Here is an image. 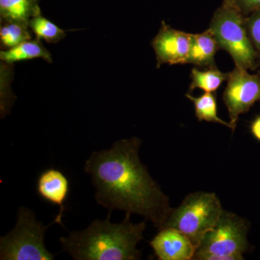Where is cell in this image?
Here are the masks:
<instances>
[{"instance_id": "6da1fadb", "label": "cell", "mask_w": 260, "mask_h": 260, "mask_svg": "<svg viewBox=\"0 0 260 260\" xmlns=\"http://www.w3.org/2000/svg\"><path fill=\"white\" fill-rule=\"evenodd\" d=\"M142 141L133 137L112 148L93 152L84 170L91 177L98 204L109 212L138 214L158 230L164 229L173 208L169 198L139 158Z\"/></svg>"}, {"instance_id": "7a4b0ae2", "label": "cell", "mask_w": 260, "mask_h": 260, "mask_svg": "<svg viewBox=\"0 0 260 260\" xmlns=\"http://www.w3.org/2000/svg\"><path fill=\"white\" fill-rule=\"evenodd\" d=\"M111 213L106 220H95L87 229L61 237L63 250L76 260L141 259V251L137 245L143 239L145 221L133 223L131 214L126 213L121 223H113Z\"/></svg>"}, {"instance_id": "3957f363", "label": "cell", "mask_w": 260, "mask_h": 260, "mask_svg": "<svg viewBox=\"0 0 260 260\" xmlns=\"http://www.w3.org/2000/svg\"><path fill=\"white\" fill-rule=\"evenodd\" d=\"M209 29L219 49L227 51L237 68L246 70L259 68L256 53L245 25L244 16L228 0L214 13Z\"/></svg>"}, {"instance_id": "277c9868", "label": "cell", "mask_w": 260, "mask_h": 260, "mask_svg": "<svg viewBox=\"0 0 260 260\" xmlns=\"http://www.w3.org/2000/svg\"><path fill=\"white\" fill-rule=\"evenodd\" d=\"M245 220L223 210L216 224L205 234L193 259L240 260L249 247Z\"/></svg>"}, {"instance_id": "5b68a950", "label": "cell", "mask_w": 260, "mask_h": 260, "mask_svg": "<svg viewBox=\"0 0 260 260\" xmlns=\"http://www.w3.org/2000/svg\"><path fill=\"white\" fill-rule=\"evenodd\" d=\"M221 203L215 193H191L176 209H172L164 228H173L189 238L198 247L223 213Z\"/></svg>"}, {"instance_id": "8992f818", "label": "cell", "mask_w": 260, "mask_h": 260, "mask_svg": "<svg viewBox=\"0 0 260 260\" xmlns=\"http://www.w3.org/2000/svg\"><path fill=\"white\" fill-rule=\"evenodd\" d=\"M50 225L38 221L35 213L20 207L16 225L10 234L0 238V259L53 260L54 255L46 249L44 236Z\"/></svg>"}, {"instance_id": "52a82bcc", "label": "cell", "mask_w": 260, "mask_h": 260, "mask_svg": "<svg viewBox=\"0 0 260 260\" xmlns=\"http://www.w3.org/2000/svg\"><path fill=\"white\" fill-rule=\"evenodd\" d=\"M223 100L227 108L230 122L234 127L241 114L249 112L260 101V75L237 68L229 73Z\"/></svg>"}, {"instance_id": "ba28073f", "label": "cell", "mask_w": 260, "mask_h": 260, "mask_svg": "<svg viewBox=\"0 0 260 260\" xmlns=\"http://www.w3.org/2000/svg\"><path fill=\"white\" fill-rule=\"evenodd\" d=\"M192 34L173 28L162 21L161 27L152 41L157 68L164 64H185L190 53Z\"/></svg>"}, {"instance_id": "9c48e42d", "label": "cell", "mask_w": 260, "mask_h": 260, "mask_svg": "<svg viewBox=\"0 0 260 260\" xmlns=\"http://www.w3.org/2000/svg\"><path fill=\"white\" fill-rule=\"evenodd\" d=\"M160 260H191L196 247L189 238L173 228H164L149 242Z\"/></svg>"}, {"instance_id": "30bf717a", "label": "cell", "mask_w": 260, "mask_h": 260, "mask_svg": "<svg viewBox=\"0 0 260 260\" xmlns=\"http://www.w3.org/2000/svg\"><path fill=\"white\" fill-rule=\"evenodd\" d=\"M37 191L42 199L51 205L59 207V213L54 221L64 226L62 223L65 203L70 193V181L62 172L50 168L39 174L37 182Z\"/></svg>"}, {"instance_id": "8fae6325", "label": "cell", "mask_w": 260, "mask_h": 260, "mask_svg": "<svg viewBox=\"0 0 260 260\" xmlns=\"http://www.w3.org/2000/svg\"><path fill=\"white\" fill-rule=\"evenodd\" d=\"M219 49L216 39L209 28L200 34H192V44L186 64L216 67L215 55Z\"/></svg>"}, {"instance_id": "7c38bea8", "label": "cell", "mask_w": 260, "mask_h": 260, "mask_svg": "<svg viewBox=\"0 0 260 260\" xmlns=\"http://www.w3.org/2000/svg\"><path fill=\"white\" fill-rule=\"evenodd\" d=\"M41 13L39 0H0V15L3 23L28 25L32 17Z\"/></svg>"}, {"instance_id": "4fadbf2b", "label": "cell", "mask_w": 260, "mask_h": 260, "mask_svg": "<svg viewBox=\"0 0 260 260\" xmlns=\"http://www.w3.org/2000/svg\"><path fill=\"white\" fill-rule=\"evenodd\" d=\"M36 58H42L49 63L52 62L51 53L44 47L42 41L39 39H29L8 50L0 51V59L8 64Z\"/></svg>"}, {"instance_id": "5bb4252c", "label": "cell", "mask_w": 260, "mask_h": 260, "mask_svg": "<svg viewBox=\"0 0 260 260\" xmlns=\"http://www.w3.org/2000/svg\"><path fill=\"white\" fill-rule=\"evenodd\" d=\"M186 97L194 104L195 115L200 121L218 123L230 128L232 131L236 129L231 122H227L219 117L218 104L215 93L205 92V93L199 97L192 96L191 94L186 93Z\"/></svg>"}, {"instance_id": "9a60e30c", "label": "cell", "mask_w": 260, "mask_h": 260, "mask_svg": "<svg viewBox=\"0 0 260 260\" xmlns=\"http://www.w3.org/2000/svg\"><path fill=\"white\" fill-rule=\"evenodd\" d=\"M191 78L189 91L199 88L208 93H213L218 90L224 81L228 80L229 73H223L217 67H212L204 71L192 68Z\"/></svg>"}, {"instance_id": "2e32d148", "label": "cell", "mask_w": 260, "mask_h": 260, "mask_svg": "<svg viewBox=\"0 0 260 260\" xmlns=\"http://www.w3.org/2000/svg\"><path fill=\"white\" fill-rule=\"evenodd\" d=\"M28 26L37 39L45 41L49 44L59 42L66 37L64 30L43 16L41 13L30 18Z\"/></svg>"}, {"instance_id": "e0dca14e", "label": "cell", "mask_w": 260, "mask_h": 260, "mask_svg": "<svg viewBox=\"0 0 260 260\" xmlns=\"http://www.w3.org/2000/svg\"><path fill=\"white\" fill-rule=\"evenodd\" d=\"M28 25L16 23H4L0 28V40L5 47L13 48L25 41L31 39Z\"/></svg>"}, {"instance_id": "ac0fdd59", "label": "cell", "mask_w": 260, "mask_h": 260, "mask_svg": "<svg viewBox=\"0 0 260 260\" xmlns=\"http://www.w3.org/2000/svg\"><path fill=\"white\" fill-rule=\"evenodd\" d=\"M245 25L248 35L256 51L260 68V9L245 17Z\"/></svg>"}, {"instance_id": "d6986e66", "label": "cell", "mask_w": 260, "mask_h": 260, "mask_svg": "<svg viewBox=\"0 0 260 260\" xmlns=\"http://www.w3.org/2000/svg\"><path fill=\"white\" fill-rule=\"evenodd\" d=\"M244 16H248L253 12L260 9V0H228Z\"/></svg>"}, {"instance_id": "ffe728a7", "label": "cell", "mask_w": 260, "mask_h": 260, "mask_svg": "<svg viewBox=\"0 0 260 260\" xmlns=\"http://www.w3.org/2000/svg\"><path fill=\"white\" fill-rule=\"evenodd\" d=\"M250 130L251 134L260 141V116H257L251 124Z\"/></svg>"}]
</instances>
